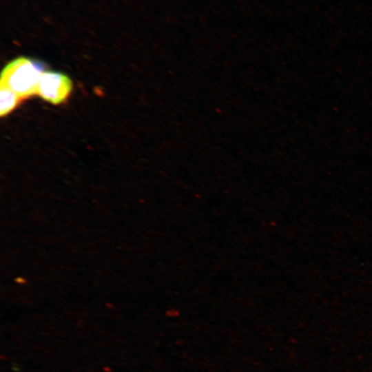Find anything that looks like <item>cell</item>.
<instances>
[{"label": "cell", "instance_id": "1", "mask_svg": "<svg viewBox=\"0 0 372 372\" xmlns=\"http://www.w3.org/2000/svg\"><path fill=\"white\" fill-rule=\"evenodd\" d=\"M44 67L39 61L20 56L9 62L1 73L0 87L13 92L21 99L37 94Z\"/></svg>", "mask_w": 372, "mask_h": 372}, {"label": "cell", "instance_id": "3", "mask_svg": "<svg viewBox=\"0 0 372 372\" xmlns=\"http://www.w3.org/2000/svg\"><path fill=\"white\" fill-rule=\"evenodd\" d=\"M0 87V114L3 116L12 111L21 99L11 90Z\"/></svg>", "mask_w": 372, "mask_h": 372}, {"label": "cell", "instance_id": "2", "mask_svg": "<svg viewBox=\"0 0 372 372\" xmlns=\"http://www.w3.org/2000/svg\"><path fill=\"white\" fill-rule=\"evenodd\" d=\"M72 83L65 74L45 71L41 74L37 94L47 102L57 105L64 102L72 92Z\"/></svg>", "mask_w": 372, "mask_h": 372}]
</instances>
